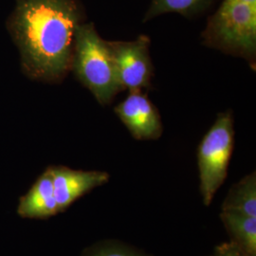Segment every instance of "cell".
Returning <instances> with one entry per match:
<instances>
[{"instance_id": "cell-1", "label": "cell", "mask_w": 256, "mask_h": 256, "mask_svg": "<svg viewBox=\"0 0 256 256\" xmlns=\"http://www.w3.org/2000/svg\"><path fill=\"white\" fill-rule=\"evenodd\" d=\"M84 18L78 0H16L7 26L24 72L39 81H62L70 70L75 32Z\"/></svg>"}, {"instance_id": "cell-2", "label": "cell", "mask_w": 256, "mask_h": 256, "mask_svg": "<svg viewBox=\"0 0 256 256\" xmlns=\"http://www.w3.org/2000/svg\"><path fill=\"white\" fill-rule=\"evenodd\" d=\"M70 70L101 104H108L122 90L108 41L92 22H84L76 30Z\"/></svg>"}, {"instance_id": "cell-3", "label": "cell", "mask_w": 256, "mask_h": 256, "mask_svg": "<svg viewBox=\"0 0 256 256\" xmlns=\"http://www.w3.org/2000/svg\"><path fill=\"white\" fill-rule=\"evenodd\" d=\"M202 43L241 57L252 66L256 60V6L240 0H223L207 20Z\"/></svg>"}, {"instance_id": "cell-4", "label": "cell", "mask_w": 256, "mask_h": 256, "mask_svg": "<svg viewBox=\"0 0 256 256\" xmlns=\"http://www.w3.org/2000/svg\"><path fill=\"white\" fill-rule=\"evenodd\" d=\"M234 144V117L228 110L218 115L198 149L200 190L205 206L210 205L227 178Z\"/></svg>"}, {"instance_id": "cell-5", "label": "cell", "mask_w": 256, "mask_h": 256, "mask_svg": "<svg viewBox=\"0 0 256 256\" xmlns=\"http://www.w3.org/2000/svg\"><path fill=\"white\" fill-rule=\"evenodd\" d=\"M122 90L129 92L149 88L153 76L150 38L140 36L133 41H108Z\"/></svg>"}, {"instance_id": "cell-6", "label": "cell", "mask_w": 256, "mask_h": 256, "mask_svg": "<svg viewBox=\"0 0 256 256\" xmlns=\"http://www.w3.org/2000/svg\"><path fill=\"white\" fill-rule=\"evenodd\" d=\"M114 111L136 140H158L162 135L164 126L160 113L142 90L130 92Z\"/></svg>"}, {"instance_id": "cell-7", "label": "cell", "mask_w": 256, "mask_h": 256, "mask_svg": "<svg viewBox=\"0 0 256 256\" xmlns=\"http://www.w3.org/2000/svg\"><path fill=\"white\" fill-rule=\"evenodd\" d=\"M48 170L59 212L66 210L84 194L110 182V174L104 171L74 170L66 166H50Z\"/></svg>"}, {"instance_id": "cell-8", "label": "cell", "mask_w": 256, "mask_h": 256, "mask_svg": "<svg viewBox=\"0 0 256 256\" xmlns=\"http://www.w3.org/2000/svg\"><path fill=\"white\" fill-rule=\"evenodd\" d=\"M19 216L25 218H48L59 212L48 168L41 174L30 191L20 198Z\"/></svg>"}, {"instance_id": "cell-9", "label": "cell", "mask_w": 256, "mask_h": 256, "mask_svg": "<svg viewBox=\"0 0 256 256\" xmlns=\"http://www.w3.org/2000/svg\"><path fill=\"white\" fill-rule=\"evenodd\" d=\"M220 220L236 243L250 256H256V218L236 212L221 210Z\"/></svg>"}, {"instance_id": "cell-10", "label": "cell", "mask_w": 256, "mask_h": 256, "mask_svg": "<svg viewBox=\"0 0 256 256\" xmlns=\"http://www.w3.org/2000/svg\"><path fill=\"white\" fill-rule=\"evenodd\" d=\"M221 210L236 212L256 218V173L252 172L234 183L227 194Z\"/></svg>"}, {"instance_id": "cell-11", "label": "cell", "mask_w": 256, "mask_h": 256, "mask_svg": "<svg viewBox=\"0 0 256 256\" xmlns=\"http://www.w3.org/2000/svg\"><path fill=\"white\" fill-rule=\"evenodd\" d=\"M216 0H151L144 16V22L165 14H178L186 18L202 16Z\"/></svg>"}, {"instance_id": "cell-12", "label": "cell", "mask_w": 256, "mask_h": 256, "mask_svg": "<svg viewBox=\"0 0 256 256\" xmlns=\"http://www.w3.org/2000/svg\"><path fill=\"white\" fill-rule=\"evenodd\" d=\"M82 256H151L119 240H102L82 252Z\"/></svg>"}, {"instance_id": "cell-13", "label": "cell", "mask_w": 256, "mask_h": 256, "mask_svg": "<svg viewBox=\"0 0 256 256\" xmlns=\"http://www.w3.org/2000/svg\"><path fill=\"white\" fill-rule=\"evenodd\" d=\"M212 256H250L244 250L236 245V243L230 241L226 243H221L214 248Z\"/></svg>"}, {"instance_id": "cell-14", "label": "cell", "mask_w": 256, "mask_h": 256, "mask_svg": "<svg viewBox=\"0 0 256 256\" xmlns=\"http://www.w3.org/2000/svg\"><path fill=\"white\" fill-rule=\"evenodd\" d=\"M240 1L246 2V3L250 4V5H254V6H256V0H240Z\"/></svg>"}, {"instance_id": "cell-15", "label": "cell", "mask_w": 256, "mask_h": 256, "mask_svg": "<svg viewBox=\"0 0 256 256\" xmlns=\"http://www.w3.org/2000/svg\"></svg>"}]
</instances>
